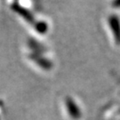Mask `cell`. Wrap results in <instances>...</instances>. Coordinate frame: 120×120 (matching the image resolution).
Listing matches in <instances>:
<instances>
[{
	"label": "cell",
	"mask_w": 120,
	"mask_h": 120,
	"mask_svg": "<svg viewBox=\"0 0 120 120\" xmlns=\"http://www.w3.org/2000/svg\"><path fill=\"white\" fill-rule=\"evenodd\" d=\"M35 28H36V30L38 33L44 34V33H45L47 31L48 26L45 22H37L36 25H35Z\"/></svg>",
	"instance_id": "obj_4"
},
{
	"label": "cell",
	"mask_w": 120,
	"mask_h": 120,
	"mask_svg": "<svg viewBox=\"0 0 120 120\" xmlns=\"http://www.w3.org/2000/svg\"><path fill=\"white\" fill-rule=\"evenodd\" d=\"M30 58L33 59L35 61H37L38 64H40L44 68H50V62L48 60H45V59H43L42 57H39L37 54H30Z\"/></svg>",
	"instance_id": "obj_3"
},
{
	"label": "cell",
	"mask_w": 120,
	"mask_h": 120,
	"mask_svg": "<svg viewBox=\"0 0 120 120\" xmlns=\"http://www.w3.org/2000/svg\"><path fill=\"white\" fill-rule=\"evenodd\" d=\"M29 44H30V47L32 48H35V49H37V50H41V45H39L38 43L37 42V41H35V40H32V39H30V41H29Z\"/></svg>",
	"instance_id": "obj_5"
},
{
	"label": "cell",
	"mask_w": 120,
	"mask_h": 120,
	"mask_svg": "<svg viewBox=\"0 0 120 120\" xmlns=\"http://www.w3.org/2000/svg\"><path fill=\"white\" fill-rule=\"evenodd\" d=\"M112 5L114 7H120V0H113Z\"/></svg>",
	"instance_id": "obj_6"
},
{
	"label": "cell",
	"mask_w": 120,
	"mask_h": 120,
	"mask_svg": "<svg viewBox=\"0 0 120 120\" xmlns=\"http://www.w3.org/2000/svg\"><path fill=\"white\" fill-rule=\"evenodd\" d=\"M11 8L13 9V11L15 12L16 13H18L19 15H21L24 20H26L27 22L30 23V24H32V25H36V20H35L34 16L31 14L30 11H28L26 8H24L23 6H22L21 4H17V3H14L11 5Z\"/></svg>",
	"instance_id": "obj_1"
},
{
	"label": "cell",
	"mask_w": 120,
	"mask_h": 120,
	"mask_svg": "<svg viewBox=\"0 0 120 120\" xmlns=\"http://www.w3.org/2000/svg\"><path fill=\"white\" fill-rule=\"evenodd\" d=\"M109 24L112 30L114 38L117 45H120V21L116 15H112L109 18Z\"/></svg>",
	"instance_id": "obj_2"
}]
</instances>
